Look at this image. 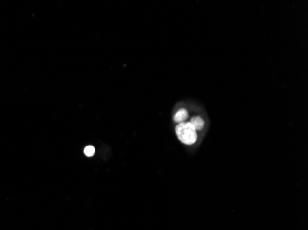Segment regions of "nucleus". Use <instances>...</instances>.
<instances>
[{
  "label": "nucleus",
  "instance_id": "obj_3",
  "mask_svg": "<svg viewBox=\"0 0 308 230\" xmlns=\"http://www.w3.org/2000/svg\"><path fill=\"white\" fill-rule=\"evenodd\" d=\"M188 118V111L184 109H182L179 111H177V113H175L174 116V121L176 123H183V121Z\"/></svg>",
  "mask_w": 308,
  "mask_h": 230
},
{
  "label": "nucleus",
  "instance_id": "obj_4",
  "mask_svg": "<svg viewBox=\"0 0 308 230\" xmlns=\"http://www.w3.org/2000/svg\"><path fill=\"white\" fill-rule=\"evenodd\" d=\"M95 148L93 146H88L85 147L84 149V154L87 156V157H93L95 155Z\"/></svg>",
  "mask_w": 308,
  "mask_h": 230
},
{
  "label": "nucleus",
  "instance_id": "obj_1",
  "mask_svg": "<svg viewBox=\"0 0 308 230\" xmlns=\"http://www.w3.org/2000/svg\"><path fill=\"white\" fill-rule=\"evenodd\" d=\"M175 132L178 139L186 145H193L198 139L197 131L190 122L180 123L176 126Z\"/></svg>",
  "mask_w": 308,
  "mask_h": 230
},
{
  "label": "nucleus",
  "instance_id": "obj_2",
  "mask_svg": "<svg viewBox=\"0 0 308 230\" xmlns=\"http://www.w3.org/2000/svg\"><path fill=\"white\" fill-rule=\"evenodd\" d=\"M190 123L193 125V126L195 127L196 131L202 130V128L204 126V121L201 117H194L191 119Z\"/></svg>",
  "mask_w": 308,
  "mask_h": 230
}]
</instances>
